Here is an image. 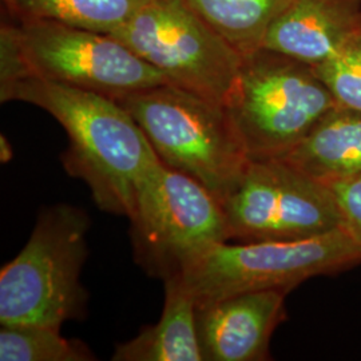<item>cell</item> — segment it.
Masks as SVG:
<instances>
[{"label":"cell","mask_w":361,"mask_h":361,"mask_svg":"<svg viewBox=\"0 0 361 361\" xmlns=\"http://www.w3.org/2000/svg\"><path fill=\"white\" fill-rule=\"evenodd\" d=\"M130 222L137 264L162 281L180 277L213 246L228 243L219 198L164 164L143 183Z\"/></svg>","instance_id":"8992f818"},{"label":"cell","mask_w":361,"mask_h":361,"mask_svg":"<svg viewBox=\"0 0 361 361\" xmlns=\"http://www.w3.org/2000/svg\"><path fill=\"white\" fill-rule=\"evenodd\" d=\"M1 361H91L90 348L61 335V328L46 325H1Z\"/></svg>","instance_id":"2e32d148"},{"label":"cell","mask_w":361,"mask_h":361,"mask_svg":"<svg viewBox=\"0 0 361 361\" xmlns=\"http://www.w3.org/2000/svg\"><path fill=\"white\" fill-rule=\"evenodd\" d=\"M280 159L325 185L361 176V111L336 106Z\"/></svg>","instance_id":"7c38bea8"},{"label":"cell","mask_w":361,"mask_h":361,"mask_svg":"<svg viewBox=\"0 0 361 361\" xmlns=\"http://www.w3.org/2000/svg\"><path fill=\"white\" fill-rule=\"evenodd\" d=\"M221 205L228 243L307 240L343 226L332 189L280 158L249 159Z\"/></svg>","instance_id":"ba28073f"},{"label":"cell","mask_w":361,"mask_h":361,"mask_svg":"<svg viewBox=\"0 0 361 361\" xmlns=\"http://www.w3.org/2000/svg\"><path fill=\"white\" fill-rule=\"evenodd\" d=\"M361 25V0H290L261 49L317 66L329 59Z\"/></svg>","instance_id":"8fae6325"},{"label":"cell","mask_w":361,"mask_h":361,"mask_svg":"<svg viewBox=\"0 0 361 361\" xmlns=\"http://www.w3.org/2000/svg\"><path fill=\"white\" fill-rule=\"evenodd\" d=\"M87 213L74 205L44 207L19 255L0 271V324L62 328L80 320L89 293L80 281L89 255Z\"/></svg>","instance_id":"3957f363"},{"label":"cell","mask_w":361,"mask_h":361,"mask_svg":"<svg viewBox=\"0 0 361 361\" xmlns=\"http://www.w3.org/2000/svg\"><path fill=\"white\" fill-rule=\"evenodd\" d=\"M0 28V85L38 78L119 101L169 83L118 39L51 19H15Z\"/></svg>","instance_id":"7a4b0ae2"},{"label":"cell","mask_w":361,"mask_h":361,"mask_svg":"<svg viewBox=\"0 0 361 361\" xmlns=\"http://www.w3.org/2000/svg\"><path fill=\"white\" fill-rule=\"evenodd\" d=\"M111 37L155 67L169 83L224 106L243 62L185 0H146Z\"/></svg>","instance_id":"9c48e42d"},{"label":"cell","mask_w":361,"mask_h":361,"mask_svg":"<svg viewBox=\"0 0 361 361\" xmlns=\"http://www.w3.org/2000/svg\"><path fill=\"white\" fill-rule=\"evenodd\" d=\"M116 102L134 118L165 166L198 180L219 202L250 159L224 104L171 83Z\"/></svg>","instance_id":"277c9868"},{"label":"cell","mask_w":361,"mask_h":361,"mask_svg":"<svg viewBox=\"0 0 361 361\" xmlns=\"http://www.w3.org/2000/svg\"><path fill=\"white\" fill-rule=\"evenodd\" d=\"M313 68L338 106L361 111V25L329 59Z\"/></svg>","instance_id":"e0dca14e"},{"label":"cell","mask_w":361,"mask_h":361,"mask_svg":"<svg viewBox=\"0 0 361 361\" xmlns=\"http://www.w3.org/2000/svg\"><path fill=\"white\" fill-rule=\"evenodd\" d=\"M1 102L38 106L66 130L62 162L83 180L101 210L133 216L143 183L162 165L129 111L114 99L38 78L0 85Z\"/></svg>","instance_id":"6da1fadb"},{"label":"cell","mask_w":361,"mask_h":361,"mask_svg":"<svg viewBox=\"0 0 361 361\" xmlns=\"http://www.w3.org/2000/svg\"><path fill=\"white\" fill-rule=\"evenodd\" d=\"M165 304L159 320L126 343L116 345L114 361H202L195 300L180 277L164 281Z\"/></svg>","instance_id":"4fadbf2b"},{"label":"cell","mask_w":361,"mask_h":361,"mask_svg":"<svg viewBox=\"0 0 361 361\" xmlns=\"http://www.w3.org/2000/svg\"><path fill=\"white\" fill-rule=\"evenodd\" d=\"M146 0H16L15 19H51L68 26L114 34Z\"/></svg>","instance_id":"9a60e30c"},{"label":"cell","mask_w":361,"mask_h":361,"mask_svg":"<svg viewBox=\"0 0 361 361\" xmlns=\"http://www.w3.org/2000/svg\"><path fill=\"white\" fill-rule=\"evenodd\" d=\"M336 106L313 66L268 49L243 56L225 104L250 159L284 158Z\"/></svg>","instance_id":"5b68a950"},{"label":"cell","mask_w":361,"mask_h":361,"mask_svg":"<svg viewBox=\"0 0 361 361\" xmlns=\"http://www.w3.org/2000/svg\"><path fill=\"white\" fill-rule=\"evenodd\" d=\"M335 194L343 228L361 245V176L328 185Z\"/></svg>","instance_id":"ac0fdd59"},{"label":"cell","mask_w":361,"mask_h":361,"mask_svg":"<svg viewBox=\"0 0 361 361\" xmlns=\"http://www.w3.org/2000/svg\"><path fill=\"white\" fill-rule=\"evenodd\" d=\"M361 261V245L343 226L307 240L221 243L180 276L195 304L244 292H290L310 277Z\"/></svg>","instance_id":"52a82bcc"},{"label":"cell","mask_w":361,"mask_h":361,"mask_svg":"<svg viewBox=\"0 0 361 361\" xmlns=\"http://www.w3.org/2000/svg\"><path fill=\"white\" fill-rule=\"evenodd\" d=\"M286 293L264 289L197 304L202 361L269 360L271 335L286 319Z\"/></svg>","instance_id":"30bf717a"},{"label":"cell","mask_w":361,"mask_h":361,"mask_svg":"<svg viewBox=\"0 0 361 361\" xmlns=\"http://www.w3.org/2000/svg\"><path fill=\"white\" fill-rule=\"evenodd\" d=\"M241 56L262 47L273 22L290 0H185Z\"/></svg>","instance_id":"5bb4252c"},{"label":"cell","mask_w":361,"mask_h":361,"mask_svg":"<svg viewBox=\"0 0 361 361\" xmlns=\"http://www.w3.org/2000/svg\"><path fill=\"white\" fill-rule=\"evenodd\" d=\"M1 3H3L4 8H6L7 15L10 18H13V15H15V8H16V0H1Z\"/></svg>","instance_id":"d6986e66"}]
</instances>
